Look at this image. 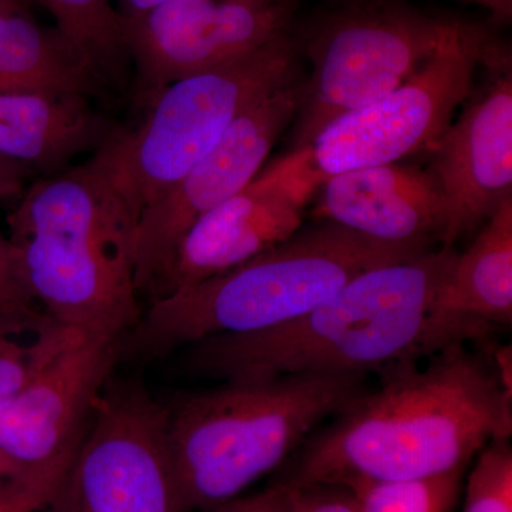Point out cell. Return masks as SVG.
Returning <instances> with one entry per match:
<instances>
[{
  "label": "cell",
  "mask_w": 512,
  "mask_h": 512,
  "mask_svg": "<svg viewBox=\"0 0 512 512\" xmlns=\"http://www.w3.org/2000/svg\"><path fill=\"white\" fill-rule=\"evenodd\" d=\"M284 463L286 487L419 480L467 466L490 441L510 439L511 389L495 362L454 343L420 367L384 373Z\"/></svg>",
  "instance_id": "cell-1"
},
{
  "label": "cell",
  "mask_w": 512,
  "mask_h": 512,
  "mask_svg": "<svg viewBox=\"0 0 512 512\" xmlns=\"http://www.w3.org/2000/svg\"><path fill=\"white\" fill-rule=\"evenodd\" d=\"M457 252L441 248L379 266L292 322L188 346L187 366L221 382L299 373L392 372L454 343L485 342L495 326L443 311L441 286Z\"/></svg>",
  "instance_id": "cell-2"
},
{
  "label": "cell",
  "mask_w": 512,
  "mask_h": 512,
  "mask_svg": "<svg viewBox=\"0 0 512 512\" xmlns=\"http://www.w3.org/2000/svg\"><path fill=\"white\" fill-rule=\"evenodd\" d=\"M137 222L93 158L29 187L9 227L39 308L89 335L126 338L143 316Z\"/></svg>",
  "instance_id": "cell-3"
},
{
  "label": "cell",
  "mask_w": 512,
  "mask_h": 512,
  "mask_svg": "<svg viewBox=\"0 0 512 512\" xmlns=\"http://www.w3.org/2000/svg\"><path fill=\"white\" fill-rule=\"evenodd\" d=\"M430 247L376 241L329 221L299 229L244 264L154 299L123 339L121 353L163 356L217 336L276 328L312 311L355 276Z\"/></svg>",
  "instance_id": "cell-4"
},
{
  "label": "cell",
  "mask_w": 512,
  "mask_h": 512,
  "mask_svg": "<svg viewBox=\"0 0 512 512\" xmlns=\"http://www.w3.org/2000/svg\"><path fill=\"white\" fill-rule=\"evenodd\" d=\"M367 390L365 375L299 373L178 394L165 414L184 512L235 500Z\"/></svg>",
  "instance_id": "cell-5"
},
{
  "label": "cell",
  "mask_w": 512,
  "mask_h": 512,
  "mask_svg": "<svg viewBox=\"0 0 512 512\" xmlns=\"http://www.w3.org/2000/svg\"><path fill=\"white\" fill-rule=\"evenodd\" d=\"M295 80V47L286 32L248 55L165 86L136 127L111 133L94 163L138 218L239 117Z\"/></svg>",
  "instance_id": "cell-6"
},
{
  "label": "cell",
  "mask_w": 512,
  "mask_h": 512,
  "mask_svg": "<svg viewBox=\"0 0 512 512\" xmlns=\"http://www.w3.org/2000/svg\"><path fill=\"white\" fill-rule=\"evenodd\" d=\"M450 23L394 0L357 3L336 13L309 50L313 74L303 86L296 148L407 82L439 49Z\"/></svg>",
  "instance_id": "cell-7"
},
{
  "label": "cell",
  "mask_w": 512,
  "mask_h": 512,
  "mask_svg": "<svg viewBox=\"0 0 512 512\" xmlns=\"http://www.w3.org/2000/svg\"><path fill=\"white\" fill-rule=\"evenodd\" d=\"M483 30L451 20L429 62L392 93L339 117L309 144L323 181L357 168L399 163L434 146L473 89L491 55Z\"/></svg>",
  "instance_id": "cell-8"
},
{
  "label": "cell",
  "mask_w": 512,
  "mask_h": 512,
  "mask_svg": "<svg viewBox=\"0 0 512 512\" xmlns=\"http://www.w3.org/2000/svg\"><path fill=\"white\" fill-rule=\"evenodd\" d=\"M64 485L62 512H184L165 406L136 380L110 377Z\"/></svg>",
  "instance_id": "cell-9"
},
{
  "label": "cell",
  "mask_w": 512,
  "mask_h": 512,
  "mask_svg": "<svg viewBox=\"0 0 512 512\" xmlns=\"http://www.w3.org/2000/svg\"><path fill=\"white\" fill-rule=\"evenodd\" d=\"M322 184L308 146L269 165L191 225L175 247L154 299L200 284L288 241L301 229L306 205Z\"/></svg>",
  "instance_id": "cell-10"
},
{
  "label": "cell",
  "mask_w": 512,
  "mask_h": 512,
  "mask_svg": "<svg viewBox=\"0 0 512 512\" xmlns=\"http://www.w3.org/2000/svg\"><path fill=\"white\" fill-rule=\"evenodd\" d=\"M302 94L303 86L295 80L256 103L207 156L141 211L134 248L140 291H156L175 247L198 218L259 174L276 140L299 110Z\"/></svg>",
  "instance_id": "cell-11"
},
{
  "label": "cell",
  "mask_w": 512,
  "mask_h": 512,
  "mask_svg": "<svg viewBox=\"0 0 512 512\" xmlns=\"http://www.w3.org/2000/svg\"><path fill=\"white\" fill-rule=\"evenodd\" d=\"M288 10L272 0H171L126 20L138 94L248 55L288 32Z\"/></svg>",
  "instance_id": "cell-12"
},
{
  "label": "cell",
  "mask_w": 512,
  "mask_h": 512,
  "mask_svg": "<svg viewBox=\"0 0 512 512\" xmlns=\"http://www.w3.org/2000/svg\"><path fill=\"white\" fill-rule=\"evenodd\" d=\"M121 345L117 338L84 336L0 410V453L18 473L42 466L82 441Z\"/></svg>",
  "instance_id": "cell-13"
},
{
  "label": "cell",
  "mask_w": 512,
  "mask_h": 512,
  "mask_svg": "<svg viewBox=\"0 0 512 512\" xmlns=\"http://www.w3.org/2000/svg\"><path fill=\"white\" fill-rule=\"evenodd\" d=\"M431 174L444 200L447 220L440 242L453 248L512 197V77L505 73L436 144Z\"/></svg>",
  "instance_id": "cell-14"
},
{
  "label": "cell",
  "mask_w": 512,
  "mask_h": 512,
  "mask_svg": "<svg viewBox=\"0 0 512 512\" xmlns=\"http://www.w3.org/2000/svg\"><path fill=\"white\" fill-rule=\"evenodd\" d=\"M319 192V218L376 241L431 245L446 227V200L436 178L412 165L343 171L326 178Z\"/></svg>",
  "instance_id": "cell-15"
},
{
  "label": "cell",
  "mask_w": 512,
  "mask_h": 512,
  "mask_svg": "<svg viewBox=\"0 0 512 512\" xmlns=\"http://www.w3.org/2000/svg\"><path fill=\"white\" fill-rule=\"evenodd\" d=\"M89 97L49 92L0 93V157L30 171L57 174L113 133Z\"/></svg>",
  "instance_id": "cell-16"
},
{
  "label": "cell",
  "mask_w": 512,
  "mask_h": 512,
  "mask_svg": "<svg viewBox=\"0 0 512 512\" xmlns=\"http://www.w3.org/2000/svg\"><path fill=\"white\" fill-rule=\"evenodd\" d=\"M103 83L56 29L29 9L0 10V93L49 92L93 97Z\"/></svg>",
  "instance_id": "cell-17"
},
{
  "label": "cell",
  "mask_w": 512,
  "mask_h": 512,
  "mask_svg": "<svg viewBox=\"0 0 512 512\" xmlns=\"http://www.w3.org/2000/svg\"><path fill=\"white\" fill-rule=\"evenodd\" d=\"M443 311L493 326L512 320V197L484 222L473 244L457 254L439 293Z\"/></svg>",
  "instance_id": "cell-18"
},
{
  "label": "cell",
  "mask_w": 512,
  "mask_h": 512,
  "mask_svg": "<svg viewBox=\"0 0 512 512\" xmlns=\"http://www.w3.org/2000/svg\"><path fill=\"white\" fill-rule=\"evenodd\" d=\"M56 30L89 64L103 86H120L128 63L126 19L113 0H40Z\"/></svg>",
  "instance_id": "cell-19"
},
{
  "label": "cell",
  "mask_w": 512,
  "mask_h": 512,
  "mask_svg": "<svg viewBox=\"0 0 512 512\" xmlns=\"http://www.w3.org/2000/svg\"><path fill=\"white\" fill-rule=\"evenodd\" d=\"M464 468L419 480L363 483L350 488L360 512H451L460 495Z\"/></svg>",
  "instance_id": "cell-20"
},
{
  "label": "cell",
  "mask_w": 512,
  "mask_h": 512,
  "mask_svg": "<svg viewBox=\"0 0 512 512\" xmlns=\"http://www.w3.org/2000/svg\"><path fill=\"white\" fill-rule=\"evenodd\" d=\"M79 446L10 478L0 490V512H47L59 507Z\"/></svg>",
  "instance_id": "cell-21"
},
{
  "label": "cell",
  "mask_w": 512,
  "mask_h": 512,
  "mask_svg": "<svg viewBox=\"0 0 512 512\" xmlns=\"http://www.w3.org/2000/svg\"><path fill=\"white\" fill-rule=\"evenodd\" d=\"M464 512H512V448L510 439L490 441L466 488Z\"/></svg>",
  "instance_id": "cell-22"
},
{
  "label": "cell",
  "mask_w": 512,
  "mask_h": 512,
  "mask_svg": "<svg viewBox=\"0 0 512 512\" xmlns=\"http://www.w3.org/2000/svg\"><path fill=\"white\" fill-rule=\"evenodd\" d=\"M20 191L22 184L0 183V201ZM45 315L26 284L18 248L0 235V323H28Z\"/></svg>",
  "instance_id": "cell-23"
},
{
  "label": "cell",
  "mask_w": 512,
  "mask_h": 512,
  "mask_svg": "<svg viewBox=\"0 0 512 512\" xmlns=\"http://www.w3.org/2000/svg\"><path fill=\"white\" fill-rule=\"evenodd\" d=\"M285 512H360V504L345 485L286 487Z\"/></svg>",
  "instance_id": "cell-24"
},
{
  "label": "cell",
  "mask_w": 512,
  "mask_h": 512,
  "mask_svg": "<svg viewBox=\"0 0 512 512\" xmlns=\"http://www.w3.org/2000/svg\"><path fill=\"white\" fill-rule=\"evenodd\" d=\"M286 507V487L282 484H272L261 493L245 498H235L212 508L211 512H284Z\"/></svg>",
  "instance_id": "cell-25"
},
{
  "label": "cell",
  "mask_w": 512,
  "mask_h": 512,
  "mask_svg": "<svg viewBox=\"0 0 512 512\" xmlns=\"http://www.w3.org/2000/svg\"><path fill=\"white\" fill-rule=\"evenodd\" d=\"M29 174L30 170L25 165L0 157V183L22 184Z\"/></svg>",
  "instance_id": "cell-26"
},
{
  "label": "cell",
  "mask_w": 512,
  "mask_h": 512,
  "mask_svg": "<svg viewBox=\"0 0 512 512\" xmlns=\"http://www.w3.org/2000/svg\"><path fill=\"white\" fill-rule=\"evenodd\" d=\"M121 2H123L121 15L128 20L138 18V16L150 12V10L156 9L164 3L171 2V0H121Z\"/></svg>",
  "instance_id": "cell-27"
},
{
  "label": "cell",
  "mask_w": 512,
  "mask_h": 512,
  "mask_svg": "<svg viewBox=\"0 0 512 512\" xmlns=\"http://www.w3.org/2000/svg\"><path fill=\"white\" fill-rule=\"evenodd\" d=\"M466 2L476 3L490 10L494 18L500 22H505L512 15V0H466Z\"/></svg>",
  "instance_id": "cell-28"
},
{
  "label": "cell",
  "mask_w": 512,
  "mask_h": 512,
  "mask_svg": "<svg viewBox=\"0 0 512 512\" xmlns=\"http://www.w3.org/2000/svg\"><path fill=\"white\" fill-rule=\"evenodd\" d=\"M16 474H18V471L15 470V467L0 453V490H2L3 485L8 483L10 478L16 476Z\"/></svg>",
  "instance_id": "cell-29"
},
{
  "label": "cell",
  "mask_w": 512,
  "mask_h": 512,
  "mask_svg": "<svg viewBox=\"0 0 512 512\" xmlns=\"http://www.w3.org/2000/svg\"><path fill=\"white\" fill-rule=\"evenodd\" d=\"M43 318H45V316H43ZM42 319V318H40ZM39 320V319H37ZM33 322H35V320H33ZM29 323H32V322H28V323H0V340H2L3 336L6 335V333L9 332V330H12V329H15V328H20V326H25V325H29Z\"/></svg>",
  "instance_id": "cell-30"
},
{
  "label": "cell",
  "mask_w": 512,
  "mask_h": 512,
  "mask_svg": "<svg viewBox=\"0 0 512 512\" xmlns=\"http://www.w3.org/2000/svg\"><path fill=\"white\" fill-rule=\"evenodd\" d=\"M285 512V511H284Z\"/></svg>",
  "instance_id": "cell-31"
}]
</instances>
